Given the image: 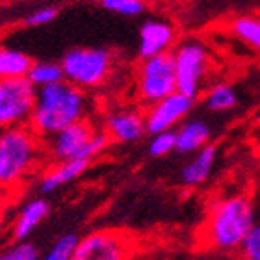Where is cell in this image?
I'll return each mask as SVG.
<instances>
[{"label":"cell","instance_id":"1","mask_svg":"<svg viewBox=\"0 0 260 260\" xmlns=\"http://www.w3.org/2000/svg\"><path fill=\"white\" fill-rule=\"evenodd\" d=\"M87 110V99L84 89L69 80H60L50 86L38 87V99L34 108L30 128L49 140L58 130L84 119Z\"/></svg>","mask_w":260,"mask_h":260},{"label":"cell","instance_id":"2","mask_svg":"<svg viewBox=\"0 0 260 260\" xmlns=\"http://www.w3.org/2000/svg\"><path fill=\"white\" fill-rule=\"evenodd\" d=\"M255 225V210L245 195H234L217 201L206 221V244L219 253L240 251Z\"/></svg>","mask_w":260,"mask_h":260},{"label":"cell","instance_id":"3","mask_svg":"<svg viewBox=\"0 0 260 260\" xmlns=\"http://www.w3.org/2000/svg\"><path fill=\"white\" fill-rule=\"evenodd\" d=\"M39 136L28 126L0 132V186H13L28 175L39 158Z\"/></svg>","mask_w":260,"mask_h":260},{"label":"cell","instance_id":"4","mask_svg":"<svg viewBox=\"0 0 260 260\" xmlns=\"http://www.w3.org/2000/svg\"><path fill=\"white\" fill-rule=\"evenodd\" d=\"M108 132L95 130L87 121L80 119L58 130L49 138V152L54 160H89L106 149Z\"/></svg>","mask_w":260,"mask_h":260},{"label":"cell","instance_id":"5","mask_svg":"<svg viewBox=\"0 0 260 260\" xmlns=\"http://www.w3.org/2000/svg\"><path fill=\"white\" fill-rule=\"evenodd\" d=\"M65 80L89 89L106 82L112 71V56L108 50L97 47H76L71 49L61 60Z\"/></svg>","mask_w":260,"mask_h":260},{"label":"cell","instance_id":"6","mask_svg":"<svg viewBox=\"0 0 260 260\" xmlns=\"http://www.w3.org/2000/svg\"><path fill=\"white\" fill-rule=\"evenodd\" d=\"M38 99V87L28 76L0 80V128L30 125Z\"/></svg>","mask_w":260,"mask_h":260},{"label":"cell","instance_id":"7","mask_svg":"<svg viewBox=\"0 0 260 260\" xmlns=\"http://www.w3.org/2000/svg\"><path fill=\"white\" fill-rule=\"evenodd\" d=\"M177 89L188 97H199L210 69V54L199 41H184L173 50Z\"/></svg>","mask_w":260,"mask_h":260},{"label":"cell","instance_id":"8","mask_svg":"<svg viewBox=\"0 0 260 260\" xmlns=\"http://www.w3.org/2000/svg\"><path fill=\"white\" fill-rule=\"evenodd\" d=\"M177 91V73L171 52L143 58L138 71V95L143 103H156Z\"/></svg>","mask_w":260,"mask_h":260},{"label":"cell","instance_id":"9","mask_svg":"<svg viewBox=\"0 0 260 260\" xmlns=\"http://www.w3.org/2000/svg\"><path fill=\"white\" fill-rule=\"evenodd\" d=\"M195 104L193 97H188L179 89L156 103L149 104L145 114V126L149 134H158L164 130H173L191 114Z\"/></svg>","mask_w":260,"mask_h":260},{"label":"cell","instance_id":"10","mask_svg":"<svg viewBox=\"0 0 260 260\" xmlns=\"http://www.w3.org/2000/svg\"><path fill=\"white\" fill-rule=\"evenodd\" d=\"M128 251L125 242L112 233H93L82 238L76 247L75 260H121Z\"/></svg>","mask_w":260,"mask_h":260},{"label":"cell","instance_id":"11","mask_svg":"<svg viewBox=\"0 0 260 260\" xmlns=\"http://www.w3.org/2000/svg\"><path fill=\"white\" fill-rule=\"evenodd\" d=\"M175 43V28L166 21H147L140 28V45L138 52L140 58H151V56L169 52Z\"/></svg>","mask_w":260,"mask_h":260},{"label":"cell","instance_id":"12","mask_svg":"<svg viewBox=\"0 0 260 260\" xmlns=\"http://www.w3.org/2000/svg\"><path fill=\"white\" fill-rule=\"evenodd\" d=\"M106 132L110 140L119 143H132L141 140V136L147 132L145 115L134 110H117L106 117Z\"/></svg>","mask_w":260,"mask_h":260},{"label":"cell","instance_id":"13","mask_svg":"<svg viewBox=\"0 0 260 260\" xmlns=\"http://www.w3.org/2000/svg\"><path fill=\"white\" fill-rule=\"evenodd\" d=\"M217 149L216 145H205L203 149L195 152V156L184 168L180 169V184L186 188H197V186L205 184L210 179L214 166H216Z\"/></svg>","mask_w":260,"mask_h":260},{"label":"cell","instance_id":"14","mask_svg":"<svg viewBox=\"0 0 260 260\" xmlns=\"http://www.w3.org/2000/svg\"><path fill=\"white\" fill-rule=\"evenodd\" d=\"M212 136L210 126L206 125L203 119H184L175 130V151L180 154H191L208 145Z\"/></svg>","mask_w":260,"mask_h":260},{"label":"cell","instance_id":"15","mask_svg":"<svg viewBox=\"0 0 260 260\" xmlns=\"http://www.w3.org/2000/svg\"><path fill=\"white\" fill-rule=\"evenodd\" d=\"M87 166H89V160H61L56 168L43 175V179L39 182V191L45 195L54 193L61 186L78 179L87 169Z\"/></svg>","mask_w":260,"mask_h":260},{"label":"cell","instance_id":"16","mask_svg":"<svg viewBox=\"0 0 260 260\" xmlns=\"http://www.w3.org/2000/svg\"><path fill=\"white\" fill-rule=\"evenodd\" d=\"M50 212L49 203L45 199H32L28 201L26 205L22 206V210L19 212V217L13 227V238L19 240H28L32 236V233L47 219Z\"/></svg>","mask_w":260,"mask_h":260},{"label":"cell","instance_id":"17","mask_svg":"<svg viewBox=\"0 0 260 260\" xmlns=\"http://www.w3.org/2000/svg\"><path fill=\"white\" fill-rule=\"evenodd\" d=\"M32 67V60L24 52L8 47H0V80L26 76Z\"/></svg>","mask_w":260,"mask_h":260},{"label":"cell","instance_id":"18","mask_svg":"<svg viewBox=\"0 0 260 260\" xmlns=\"http://www.w3.org/2000/svg\"><path fill=\"white\" fill-rule=\"evenodd\" d=\"M238 104V95L229 84H216L205 95V106L210 112H231Z\"/></svg>","mask_w":260,"mask_h":260},{"label":"cell","instance_id":"19","mask_svg":"<svg viewBox=\"0 0 260 260\" xmlns=\"http://www.w3.org/2000/svg\"><path fill=\"white\" fill-rule=\"evenodd\" d=\"M28 80L32 82L36 87H43L56 84V82L63 80V69H61V61H32V67L28 71Z\"/></svg>","mask_w":260,"mask_h":260},{"label":"cell","instance_id":"20","mask_svg":"<svg viewBox=\"0 0 260 260\" xmlns=\"http://www.w3.org/2000/svg\"><path fill=\"white\" fill-rule=\"evenodd\" d=\"M233 34L242 39L251 49L260 52V19L256 17H238L231 26Z\"/></svg>","mask_w":260,"mask_h":260},{"label":"cell","instance_id":"21","mask_svg":"<svg viewBox=\"0 0 260 260\" xmlns=\"http://www.w3.org/2000/svg\"><path fill=\"white\" fill-rule=\"evenodd\" d=\"M80 238L73 233H67L56 240L50 245V249L43 255L45 260H75L76 247H78Z\"/></svg>","mask_w":260,"mask_h":260},{"label":"cell","instance_id":"22","mask_svg":"<svg viewBox=\"0 0 260 260\" xmlns=\"http://www.w3.org/2000/svg\"><path fill=\"white\" fill-rule=\"evenodd\" d=\"M175 143H177L175 130H164V132L152 134V140L149 141V154L154 158L168 156L169 152L175 151Z\"/></svg>","mask_w":260,"mask_h":260},{"label":"cell","instance_id":"23","mask_svg":"<svg viewBox=\"0 0 260 260\" xmlns=\"http://www.w3.org/2000/svg\"><path fill=\"white\" fill-rule=\"evenodd\" d=\"M39 249L28 240H19V244L11 245L10 249L0 253V260H38Z\"/></svg>","mask_w":260,"mask_h":260},{"label":"cell","instance_id":"24","mask_svg":"<svg viewBox=\"0 0 260 260\" xmlns=\"http://www.w3.org/2000/svg\"><path fill=\"white\" fill-rule=\"evenodd\" d=\"M101 6L104 10L119 13V15H140L145 10V2L143 0H101Z\"/></svg>","mask_w":260,"mask_h":260},{"label":"cell","instance_id":"25","mask_svg":"<svg viewBox=\"0 0 260 260\" xmlns=\"http://www.w3.org/2000/svg\"><path fill=\"white\" fill-rule=\"evenodd\" d=\"M240 251L247 260H260V223H255L251 227L249 234L244 240Z\"/></svg>","mask_w":260,"mask_h":260},{"label":"cell","instance_id":"26","mask_svg":"<svg viewBox=\"0 0 260 260\" xmlns=\"http://www.w3.org/2000/svg\"><path fill=\"white\" fill-rule=\"evenodd\" d=\"M56 17H58V8H54V6H43V8H39V10H36L34 13H30L26 17V24L34 28L45 26V24L54 22Z\"/></svg>","mask_w":260,"mask_h":260}]
</instances>
